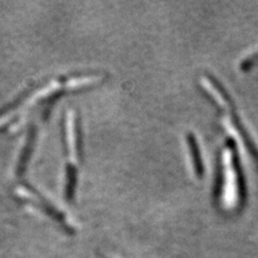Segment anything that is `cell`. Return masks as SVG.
<instances>
[{
	"instance_id": "obj_2",
	"label": "cell",
	"mask_w": 258,
	"mask_h": 258,
	"mask_svg": "<svg viewBox=\"0 0 258 258\" xmlns=\"http://www.w3.org/2000/svg\"><path fill=\"white\" fill-rule=\"evenodd\" d=\"M35 139H36V128L31 127L30 131H29V134H28V139H27L26 145H25V148H24L23 152H22V156H21L20 161H19V168H18L19 174H22L23 171H24V169H25V167L27 166V161H28V159L31 155L32 149H34Z\"/></svg>"
},
{
	"instance_id": "obj_4",
	"label": "cell",
	"mask_w": 258,
	"mask_h": 258,
	"mask_svg": "<svg viewBox=\"0 0 258 258\" xmlns=\"http://www.w3.org/2000/svg\"><path fill=\"white\" fill-rule=\"evenodd\" d=\"M77 185V171L72 166L67 167L66 186H64V196L68 201H71L75 197V189Z\"/></svg>"
},
{
	"instance_id": "obj_3",
	"label": "cell",
	"mask_w": 258,
	"mask_h": 258,
	"mask_svg": "<svg viewBox=\"0 0 258 258\" xmlns=\"http://www.w3.org/2000/svg\"><path fill=\"white\" fill-rule=\"evenodd\" d=\"M187 142H188V147H189L190 153H191L194 170H195L196 175L200 176L201 173H203V163H201L200 153H199V149L197 147V142H196L195 138H194L191 135H188Z\"/></svg>"
},
{
	"instance_id": "obj_1",
	"label": "cell",
	"mask_w": 258,
	"mask_h": 258,
	"mask_svg": "<svg viewBox=\"0 0 258 258\" xmlns=\"http://www.w3.org/2000/svg\"><path fill=\"white\" fill-rule=\"evenodd\" d=\"M235 157L231 149L226 148L223 153V180H222V204L225 209L232 210L240 203V179L238 169L235 165ZM242 197V195H241Z\"/></svg>"
}]
</instances>
